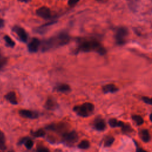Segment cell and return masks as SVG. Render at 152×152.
Returning <instances> with one entry per match:
<instances>
[{
    "label": "cell",
    "instance_id": "obj_1",
    "mask_svg": "<svg viewBox=\"0 0 152 152\" xmlns=\"http://www.w3.org/2000/svg\"><path fill=\"white\" fill-rule=\"evenodd\" d=\"M77 48L75 51V53L80 52H88L94 51L101 55L106 53L105 48L96 39L79 38L77 39Z\"/></svg>",
    "mask_w": 152,
    "mask_h": 152
},
{
    "label": "cell",
    "instance_id": "obj_2",
    "mask_svg": "<svg viewBox=\"0 0 152 152\" xmlns=\"http://www.w3.org/2000/svg\"><path fill=\"white\" fill-rule=\"evenodd\" d=\"M69 35L65 31L60 32L58 34L41 42L40 46L42 52L49 50L54 48L64 46L70 41Z\"/></svg>",
    "mask_w": 152,
    "mask_h": 152
},
{
    "label": "cell",
    "instance_id": "obj_3",
    "mask_svg": "<svg viewBox=\"0 0 152 152\" xmlns=\"http://www.w3.org/2000/svg\"><path fill=\"white\" fill-rule=\"evenodd\" d=\"M94 106L91 103H84L81 105L76 106L73 108V110L80 116L87 117L94 111Z\"/></svg>",
    "mask_w": 152,
    "mask_h": 152
},
{
    "label": "cell",
    "instance_id": "obj_4",
    "mask_svg": "<svg viewBox=\"0 0 152 152\" xmlns=\"http://www.w3.org/2000/svg\"><path fill=\"white\" fill-rule=\"evenodd\" d=\"M128 35V30L125 27H119L117 29L115 38L116 42L119 45H124L125 43V39Z\"/></svg>",
    "mask_w": 152,
    "mask_h": 152
},
{
    "label": "cell",
    "instance_id": "obj_5",
    "mask_svg": "<svg viewBox=\"0 0 152 152\" xmlns=\"http://www.w3.org/2000/svg\"><path fill=\"white\" fill-rule=\"evenodd\" d=\"M78 139V136L77 133L74 131L66 132L62 135L63 141L68 145H72L75 144Z\"/></svg>",
    "mask_w": 152,
    "mask_h": 152
},
{
    "label": "cell",
    "instance_id": "obj_6",
    "mask_svg": "<svg viewBox=\"0 0 152 152\" xmlns=\"http://www.w3.org/2000/svg\"><path fill=\"white\" fill-rule=\"evenodd\" d=\"M12 30L17 34L18 38L21 42L24 43H26L27 42L28 35L23 28L18 26H15L12 27Z\"/></svg>",
    "mask_w": 152,
    "mask_h": 152
},
{
    "label": "cell",
    "instance_id": "obj_7",
    "mask_svg": "<svg viewBox=\"0 0 152 152\" xmlns=\"http://www.w3.org/2000/svg\"><path fill=\"white\" fill-rule=\"evenodd\" d=\"M36 13L37 15L43 19H49L50 18H51L52 16L50 10L45 6L38 8L36 10Z\"/></svg>",
    "mask_w": 152,
    "mask_h": 152
},
{
    "label": "cell",
    "instance_id": "obj_8",
    "mask_svg": "<svg viewBox=\"0 0 152 152\" xmlns=\"http://www.w3.org/2000/svg\"><path fill=\"white\" fill-rule=\"evenodd\" d=\"M41 41L36 37H33L28 44V50L31 53H35L38 51L39 47L40 46Z\"/></svg>",
    "mask_w": 152,
    "mask_h": 152
},
{
    "label": "cell",
    "instance_id": "obj_9",
    "mask_svg": "<svg viewBox=\"0 0 152 152\" xmlns=\"http://www.w3.org/2000/svg\"><path fill=\"white\" fill-rule=\"evenodd\" d=\"M19 114L21 116L28 119H36L39 117V114L37 112L30 110H26V109H22L19 111Z\"/></svg>",
    "mask_w": 152,
    "mask_h": 152
},
{
    "label": "cell",
    "instance_id": "obj_10",
    "mask_svg": "<svg viewBox=\"0 0 152 152\" xmlns=\"http://www.w3.org/2000/svg\"><path fill=\"white\" fill-rule=\"evenodd\" d=\"M94 126L97 131H103L106 128V124L103 119L99 118L94 120Z\"/></svg>",
    "mask_w": 152,
    "mask_h": 152
},
{
    "label": "cell",
    "instance_id": "obj_11",
    "mask_svg": "<svg viewBox=\"0 0 152 152\" xmlns=\"http://www.w3.org/2000/svg\"><path fill=\"white\" fill-rule=\"evenodd\" d=\"M58 106V104L55 100L52 97H49L46 100L45 107L48 110H54Z\"/></svg>",
    "mask_w": 152,
    "mask_h": 152
},
{
    "label": "cell",
    "instance_id": "obj_12",
    "mask_svg": "<svg viewBox=\"0 0 152 152\" xmlns=\"http://www.w3.org/2000/svg\"><path fill=\"white\" fill-rule=\"evenodd\" d=\"M5 97L11 104H18V101H17V96H16L15 92L10 91L9 93H8L5 96Z\"/></svg>",
    "mask_w": 152,
    "mask_h": 152
},
{
    "label": "cell",
    "instance_id": "obj_13",
    "mask_svg": "<svg viewBox=\"0 0 152 152\" xmlns=\"http://www.w3.org/2000/svg\"><path fill=\"white\" fill-rule=\"evenodd\" d=\"M102 90L104 93H115L118 90V88L114 84H109L104 86L102 87Z\"/></svg>",
    "mask_w": 152,
    "mask_h": 152
},
{
    "label": "cell",
    "instance_id": "obj_14",
    "mask_svg": "<svg viewBox=\"0 0 152 152\" xmlns=\"http://www.w3.org/2000/svg\"><path fill=\"white\" fill-rule=\"evenodd\" d=\"M55 90L58 92L62 93H67L71 91L70 86L66 84H61L58 85L55 87Z\"/></svg>",
    "mask_w": 152,
    "mask_h": 152
},
{
    "label": "cell",
    "instance_id": "obj_15",
    "mask_svg": "<svg viewBox=\"0 0 152 152\" xmlns=\"http://www.w3.org/2000/svg\"><path fill=\"white\" fill-rule=\"evenodd\" d=\"M140 137L144 142H148L150 140V135L147 129H142L140 132Z\"/></svg>",
    "mask_w": 152,
    "mask_h": 152
},
{
    "label": "cell",
    "instance_id": "obj_16",
    "mask_svg": "<svg viewBox=\"0 0 152 152\" xmlns=\"http://www.w3.org/2000/svg\"><path fill=\"white\" fill-rule=\"evenodd\" d=\"M109 124L111 127H121V128H122L125 124L124 122L119 121H118V120L114 118H112L109 119Z\"/></svg>",
    "mask_w": 152,
    "mask_h": 152
},
{
    "label": "cell",
    "instance_id": "obj_17",
    "mask_svg": "<svg viewBox=\"0 0 152 152\" xmlns=\"http://www.w3.org/2000/svg\"><path fill=\"white\" fill-rule=\"evenodd\" d=\"M5 137L4 132L0 129V149L5 150Z\"/></svg>",
    "mask_w": 152,
    "mask_h": 152
},
{
    "label": "cell",
    "instance_id": "obj_18",
    "mask_svg": "<svg viewBox=\"0 0 152 152\" xmlns=\"http://www.w3.org/2000/svg\"><path fill=\"white\" fill-rule=\"evenodd\" d=\"M4 39L6 43V45L7 46L10 47V48H13L14 47L15 43L14 41L8 35H5L4 37Z\"/></svg>",
    "mask_w": 152,
    "mask_h": 152
},
{
    "label": "cell",
    "instance_id": "obj_19",
    "mask_svg": "<svg viewBox=\"0 0 152 152\" xmlns=\"http://www.w3.org/2000/svg\"><path fill=\"white\" fill-rule=\"evenodd\" d=\"M78 147L81 149H83V150L87 149L90 147V142L86 140H83L78 144Z\"/></svg>",
    "mask_w": 152,
    "mask_h": 152
},
{
    "label": "cell",
    "instance_id": "obj_20",
    "mask_svg": "<svg viewBox=\"0 0 152 152\" xmlns=\"http://www.w3.org/2000/svg\"><path fill=\"white\" fill-rule=\"evenodd\" d=\"M31 134L35 137H42L45 135V131L42 129H39L36 131L31 132Z\"/></svg>",
    "mask_w": 152,
    "mask_h": 152
},
{
    "label": "cell",
    "instance_id": "obj_21",
    "mask_svg": "<svg viewBox=\"0 0 152 152\" xmlns=\"http://www.w3.org/2000/svg\"><path fill=\"white\" fill-rule=\"evenodd\" d=\"M132 118L138 125H141L144 123L143 119L140 115H133L132 116Z\"/></svg>",
    "mask_w": 152,
    "mask_h": 152
},
{
    "label": "cell",
    "instance_id": "obj_22",
    "mask_svg": "<svg viewBox=\"0 0 152 152\" xmlns=\"http://www.w3.org/2000/svg\"><path fill=\"white\" fill-rule=\"evenodd\" d=\"M7 58L4 56L0 52V70H1L7 64Z\"/></svg>",
    "mask_w": 152,
    "mask_h": 152
},
{
    "label": "cell",
    "instance_id": "obj_23",
    "mask_svg": "<svg viewBox=\"0 0 152 152\" xmlns=\"http://www.w3.org/2000/svg\"><path fill=\"white\" fill-rule=\"evenodd\" d=\"M113 142H114V138L112 137H108L104 140V145L105 147H109L113 144Z\"/></svg>",
    "mask_w": 152,
    "mask_h": 152
},
{
    "label": "cell",
    "instance_id": "obj_24",
    "mask_svg": "<svg viewBox=\"0 0 152 152\" xmlns=\"http://www.w3.org/2000/svg\"><path fill=\"white\" fill-rule=\"evenodd\" d=\"M24 145H25V147L27 148V149H31L33 146V144H34V142L33 141L31 140V139H29L28 138H26L24 142Z\"/></svg>",
    "mask_w": 152,
    "mask_h": 152
},
{
    "label": "cell",
    "instance_id": "obj_25",
    "mask_svg": "<svg viewBox=\"0 0 152 152\" xmlns=\"http://www.w3.org/2000/svg\"><path fill=\"white\" fill-rule=\"evenodd\" d=\"M142 99L145 103L148 104H152V98H150L148 97H142Z\"/></svg>",
    "mask_w": 152,
    "mask_h": 152
},
{
    "label": "cell",
    "instance_id": "obj_26",
    "mask_svg": "<svg viewBox=\"0 0 152 152\" xmlns=\"http://www.w3.org/2000/svg\"><path fill=\"white\" fill-rule=\"evenodd\" d=\"M37 152H50L48 148L46 147H42V146H39L37 148Z\"/></svg>",
    "mask_w": 152,
    "mask_h": 152
},
{
    "label": "cell",
    "instance_id": "obj_27",
    "mask_svg": "<svg viewBox=\"0 0 152 152\" xmlns=\"http://www.w3.org/2000/svg\"><path fill=\"white\" fill-rule=\"evenodd\" d=\"M80 0H68V5L69 6H74L75 5L77 2H78Z\"/></svg>",
    "mask_w": 152,
    "mask_h": 152
},
{
    "label": "cell",
    "instance_id": "obj_28",
    "mask_svg": "<svg viewBox=\"0 0 152 152\" xmlns=\"http://www.w3.org/2000/svg\"><path fill=\"white\" fill-rule=\"evenodd\" d=\"M122 129L124 132H130L131 131V128H130V126L128 125H126L125 124H124V125L122 128Z\"/></svg>",
    "mask_w": 152,
    "mask_h": 152
},
{
    "label": "cell",
    "instance_id": "obj_29",
    "mask_svg": "<svg viewBox=\"0 0 152 152\" xmlns=\"http://www.w3.org/2000/svg\"><path fill=\"white\" fill-rule=\"evenodd\" d=\"M4 24H5V23H4V20L3 19H2L1 18H0V28L4 27Z\"/></svg>",
    "mask_w": 152,
    "mask_h": 152
},
{
    "label": "cell",
    "instance_id": "obj_30",
    "mask_svg": "<svg viewBox=\"0 0 152 152\" xmlns=\"http://www.w3.org/2000/svg\"><path fill=\"white\" fill-rule=\"evenodd\" d=\"M136 152H147V151L141 148H137Z\"/></svg>",
    "mask_w": 152,
    "mask_h": 152
},
{
    "label": "cell",
    "instance_id": "obj_31",
    "mask_svg": "<svg viewBox=\"0 0 152 152\" xmlns=\"http://www.w3.org/2000/svg\"><path fill=\"white\" fill-rule=\"evenodd\" d=\"M18 1L21 2H24V3H28L29 2H30L31 0H18Z\"/></svg>",
    "mask_w": 152,
    "mask_h": 152
},
{
    "label": "cell",
    "instance_id": "obj_32",
    "mask_svg": "<svg viewBox=\"0 0 152 152\" xmlns=\"http://www.w3.org/2000/svg\"><path fill=\"white\" fill-rule=\"evenodd\" d=\"M150 121L152 122V113H151V115H150Z\"/></svg>",
    "mask_w": 152,
    "mask_h": 152
},
{
    "label": "cell",
    "instance_id": "obj_33",
    "mask_svg": "<svg viewBox=\"0 0 152 152\" xmlns=\"http://www.w3.org/2000/svg\"><path fill=\"white\" fill-rule=\"evenodd\" d=\"M96 1H101V0H96Z\"/></svg>",
    "mask_w": 152,
    "mask_h": 152
},
{
    "label": "cell",
    "instance_id": "obj_34",
    "mask_svg": "<svg viewBox=\"0 0 152 152\" xmlns=\"http://www.w3.org/2000/svg\"><path fill=\"white\" fill-rule=\"evenodd\" d=\"M151 1H152V0H151Z\"/></svg>",
    "mask_w": 152,
    "mask_h": 152
}]
</instances>
